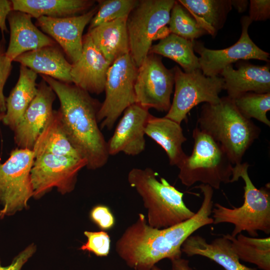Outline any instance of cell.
<instances>
[{"label": "cell", "instance_id": "7c38bea8", "mask_svg": "<svg viewBox=\"0 0 270 270\" xmlns=\"http://www.w3.org/2000/svg\"><path fill=\"white\" fill-rule=\"evenodd\" d=\"M86 166L83 158L50 154L36 158L30 171L33 197L39 198L54 188L62 194L72 192L79 172Z\"/></svg>", "mask_w": 270, "mask_h": 270}, {"label": "cell", "instance_id": "e0dca14e", "mask_svg": "<svg viewBox=\"0 0 270 270\" xmlns=\"http://www.w3.org/2000/svg\"><path fill=\"white\" fill-rule=\"evenodd\" d=\"M110 65L87 33L83 36L80 57L72 64L70 74L72 84L89 94H100L104 90Z\"/></svg>", "mask_w": 270, "mask_h": 270}, {"label": "cell", "instance_id": "83f0119b", "mask_svg": "<svg viewBox=\"0 0 270 270\" xmlns=\"http://www.w3.org/2000/svg\"><path fill=\"white\" fill-rule=\"evenodd\" d=\"M194 40L170 33L158 43L152 46L148 54L160 55L178 63L186 72L200 69L198 58L194 53Z\"/></svg>", "mask_w": 270, "mask_h": 270}, {"label": "cell", "instance_id": "9c48e42d", "mask_svg": "<svg viewBox=\"0 0 270 270\" xmlns=\"http://www.w3.org/2000/svg\"><path fill=\"white\" fill-rule=\"evenodd\" d=\"M138 68L130 54L110 66L105 84V98L98 113L100 128L112 130L124 110L136 103L134 86Z\"/></svg>", "mask_w": 270, "mask_h": 270}, {"label": "cell", "instance_id": "5b68a950", "mask_svg": "<svg viewBox=\"0 0 270 270\" xmlns=\"http://www.w3.org/2000/svg\"><path fill=\"white\" fill-rule=\"evenodd\" d=\"M192 152L177 166L182 184L190 187L196 182L218 190L222 184L232 183L234 165L222 146L196 126Z\"/></svg>", "mask_w": 270, "mask_h": 270}, {"label": "cell", "instance_id": "836d02e7", "mask_svg": "<svg viewBox=\"0 0 270 270\" xmlns=\"http://www.w3.org/2000/svg\"><path fill=\"white\" fill-rule=\"evenodd\" d=\"M4 37L0 40V112L6 111V97L4 94V88L10 75L12 68V61L6 56Z\"/></svg>", "mask_w": 270, "mask_h": 270}, {"label": "cell", "instance_id": "d590c367", "mask_svg": "<svg viewBox=\"0 0 270 270\" xmlns=\"http://www.w3.org/2000/svg\"><path fill=\"white\" fill-rule=\"evenodd\" d=\"M249 18L252 21H262L270 17V0H250Z\"/></svg>", "mask_w": 270, "mask_h": 270}, {"label": "cell", "instance_id": "1f68e13d", "mask_svg": "<svg viewBox=\"0 0 270 270\" xmlns=\"http://www.w3.org/2000/svg\"><path fill=\"white\" fill-rule=\"evenodd\" d=\"M138 0H98V10L90 22L88 30L118 18L128 16Z\"/></svg>", "mask_w": 270, "mask_h": 270}, {"label": "cell", "instance_id": "8fae6325", "mask_svg": "<svg viewBox=\"0 0 270 270\" xmlns=\"http://www.w3.org/2000/svg\"><path fill=\"white\" fill-rule=\"evenodd\" d=\"M174 84L173 68L168 69L157 54H149L138 68L136 103L148 110L168 112Z\"/></svg>", "mask_w": 270, "mask_h": 270}, {"label": "cell", "instance_id": "3957f363", "mask_svg": "<svg viewBox=\"0 0 270 270\" xmlns=\"http://www.w3.org/2000/svg\"><path fill=\"white\" fill-rule=\"evenodd\" d=\"M158 174L150 168H133L128 181L143 202L147 210V222L154 228L163 229L192 218L194 212L186 205L184 193L164 178L157 179Z\"/></svg>", "mask_w": 270, "mask_h": 270}, {"label": "cell", "instance_id": "f1b7e54d", "mask_svg": "<svg viewBox=\"0 0 270 270\" xmlns=\"http://www.w3.org/2000/svg\"><path fill=\"white\" fill-rule=\"evenodd\" d=\"M231 242L240 260L254 264L262 270H270V238H257L238 234L224 235Z\"/></svg>", "mask_w": 270, "mask_h": 270}, {"label": "cell", "instance_id": "5bb4252c", "mask_svg": "<svg viewBox=\"0 0 270 270\" xmlns=\"http://www.w3.org/2000/svg\"><path fill=\"white\" fill-rule=\"evenodd\" d=\"M97 10L96 6L76 16L61 18L42 16L36 19V24L60 46L72 64H74L78 60L82 53L84 29Z\"/></svg>", "mask_w": 270, "mask_h": 270}, {"label": "cell", "instance_id": "7a4b0ae2", "mask_svg": "<svg viewBox=\"0 0 270 270\" xmlns=\"http://www.w3.org/2000/svg\"><path fill=\"white\" fill-rule=\"evenodd\" d=\"M196 126L222 146L234 165L242 163L246 152L261 132L251 120L240 113L228 96L220 98L216 104H204Z\"/></svg>", "mask_w": 270, "mask_h": 270}, {"label": "cell", "instance_id": "2e32d148", "mask_svg": "<svg viewBox=\"0 0 270 270\" xmlns=\"http://www.w3.org/2000/svg\"><path fill=\"white\" fill-rule=\"evenodd\" d=\"M107 142L109 156L124 152L140 154L146 148L145 128L150 115L148 110L135 103L128 107Z\"/></svg>", "mask_w": 270, "mask_h": 270}, {"label": "cell", "instance_id": "f35d334b", "mask_svg": "<svg viewBox=\"0 0 270 270\" xmlns=\"http://www.w3.org/2000/svg\"><path fill=\"white\" fill-rule=\"evenodd\" d=\"M172 270H193L189 261L181 258L170 260Z\"/></svg>", "mask_w": 270, "mask_h": 270}, {"label": "cell", "instance_id": "52a82bcc", "mask_svg": "<svg viewBox=\"0 0 270 270\" xmlns=\"http://www.w3.org/2000/svg\"><path fill=\"white\" fill-rule=\"evenodd\" d=\"M174 0H140L128 15L130 54L138 68L148 54L158 31L166 26Z\"/></svg>", "mask_w": 270, "mask_h": 270}, {"label": "cell", "instance_id": "4fadbf2b", "mask_svg": "<svg viewBox=\"0 0 270 270\" xmlns=\"http://www.w3.org/2000/svg\"><path fill=\"white\" fill-rule=\"evenodd\" d=\"M240 22L241 36L234 44L228 48L212 50L195 40L194 52L200 56L198 58L200 68L204 76H218L225 67L239 60L254 59L270 61V54L258 46L249 36L248 29L252 21L248 16H244Z\"/></svg>", "mask_w": 270, "mask_h": 270}, {"label": "cell", "instance_id": "277c9868", "mask_svg": "<svg viewBox=\"0 0 270 270\" xmlns=\"http://www.w3.org/2000/svg\"><path fill=\"white\" fill-rule=\"evenodd\" d=\"M249 166L247 162L234 165L232 178V182L240 178L244 182L243 204L230 208L216 203L212 210L214 224L229 223L234 225L230 234L233 237L243 231L252 237L258 236V230L267 234L270 233V184L257 188L248 175Z\"/></svg>", "mask_w": 270, "mask_h": 270}, {"label": "cell", "instance_id": "d6a6232c", "mask_svg": "<svg viewBox=\"0 0 270 270\" xmlns=\"http://www.w3.org/2000/svg\"><path fill=\"white\" fill-rule=\"evenodd\" d=\"M84 234L87 238V241L80 246V250L92 252L98 256H108L110 252L111 242L108 232L104 230H86Z\"/></svg>", "mask_w": 270, "mask_h": 270}, {"label": "cell", "instance_id": "484cf974", "mask_svg": "<svg viewBox=\"0 0 270 270\" xmlns=\"http://www.w3.org/2000/svg\"><path fill=\"white\" fill-rule=\"evenodd\" d=\"M178 2L208 34L215 37L232 10L230 0H179Z\"/></svg>", "mask_w": 270, "mask_h": 270}, {"label": "cell", "instance_id": "603a6c76", "mask_svg": "<svg viewBox=\"0 0 270 270\" xmlns=\"http://www.w3.org/2000/svg\"><path fill=\"white\" fill-rule=\"evenodd\" d=\"M128 17L118 18L88 30L94 44L110 64L130 54Z\"/></svg>", "mask_w": 270, "mask_h": 270}, {"label": "cell", "instance_id": "6da1fadb", "mask_svg": "<svg viewBox=\"0 0 270 270\" xmlns=\"http://www.w3.org/2000/svg\"><path fill=\"white\" fill-rule=\"evenodd\" d=\"M58 97V110L66 135L74 148L86 162V168L96 170L108 162L107 142L98 125L101 104L73 84L40 75Z\"/></svg>", "mask_w": 270, "mask_h": 270}, {"label": "cell", "instance_id": "cb8c5ba5", "mask_svg": "<svg viewBox=\"0 0 270 270\" xmlns=\"http://www.w3.org/2000/svg\"><path fill=\"white\" fill-rule=\"evenodd\" d=\"M38 74L20 65L18 80L6 98V111L2 122L14 130L38 92Z\"/></svg>", "mask_w": 270, "mask_h": 270}, {"label": "cell", "instance_id": "30bf717a", "mask_svg": "<svg viewBox=\"0 0 270 270\" xmlns=\"http://www.w3.org/2000/svg\"><path fill=\"white\" fill-rule=\"evenodd\" d=\"M158 230L150 226L144 214L128 226L116 244L118 256L134 270H151L159 261L166 258L158 236Z\"/></svg>", "mask_w": 270, "mask_h": 270}, {"label": "cell", "instance_id": "d6986e66", "mask_svg": "<svg viewBox=\"0 0 270 270\" xmlns=\"http://www.w3.org/2000/svg\"><path fill=\"white\" fill-rule=\"evenodd\" d=\"M270 67L267 64L257 66L238 63V69L232 64L225 67L220 74L224 80L228 96L234 99L248 92H270Z\"/></svg>", "mask_w": 270, "mask_h": 270}, {"label": "cell", "instance_id": "4dcf8cb0", "mask_svg": "<svg viewBox=\"0 0 270 270\" xmlns=\"http://www.w3.org/2000/svg\"><path fill=\"white\" fill-rule=\"evenodd\" d=\"M168 24L170 33L186 40H194L208 34L178 1L171 10Z\"/></svg>", "mask_w": 270, "mask_h": 270}, {"label": "cell", "instance_id": "9a60e30c", "mask_svg": "<svg viewBox=\"0 0 270 270\" xmlns=\"http://www.w3.org/2000/svg\"><path fill=\"white\" fill-rule=\"evenodd\" d=\"M56 96L42 78L38 85L35 98L13 130L14 141L18 148L32 150L36 139L54 113L52 104Z\"/></svg>", "mask_w": 270, "mask_h": 270}, {"label": "cell", "instance_id": "b9f144b4", "mask_svg": "<svg viewBox=\"0 0 270 270\" xmlns=\"http://www.w3.org/2000/svg\"><path fill=\"white\" fill-rule=\"evenodd\" d=\"M4 114H5V113H4V112H0V122H2V119H3L4 117Z\"/></svg>", "mask_w": 270, "mask_h": 270}, {"label": "cell", "instance_id": "74e56055", "mask_svg": "<svg viewBox=\"0 0 270 270\" xmlns=\"http://www.w3.org/2000/svg\"><path fill=\"white\" fill-rule=\"evenodd\" d=\"M12 10L11 0H0V30L4 36V32H8L6 20L10 12Z\"/></svg>", "mask_w": 270, "mask_h": 270}, {"label": "cell", "instance_id": "60d3db41", "mask_svg": "<svg viewBox=\"0 0 270 270\" xmlns=\"http://www.w3.org/2000/svg\"><path fill=\"white\" fill-rule=\"evenodd\" d=\"M170 34V32L169 30L168 27L166 26H163L160 28L156 32L154 36V40L159 39L161 40L166 37Z\"/></svg>", "mask_w": 270, "mask_h": 270}, {"label": "cell", "instance_id": "8d00e7d4", "mask_svg": "<svg viewBox=\"0 0 270 270\" xmlns=\"http://www.w3.org/2000/svg\"><path fill=\"white\" fill-rule=\"evenodd\" d=\"M36 250V246L32 244L20 252L12 260L10 264L4 266L0 260V270H21L24 265L32 256Z\"/></svg>", "mask_w": 270, "mask_h": 270}, {"label": "cell", "instance_id": "ac0fdd59", "mask_svg": "<svg viewBox=\"0 0 270 270\" xmlns=\"http://www.w3.org/2000/svg\"><path fill=\"white\" fill-rule=\"evenodd\" d=\"M32 18L26 13L13 10L8 16L10 36L6 54L12 62L24 52L57 45L54 40L33 24Z\"/></svg>", "mask_w": 270, "mask_h": 270}, {"label": "cell", "instance_id": "ab89813d", "mask_svg": "<svg viewBox=\"0 0 270 270\" xmlns=\"http://www.w3.org/2000/svg\"><path fill=\"white\" fill-rule=\"evenodd\" d=\"M230 2L232 7H234L240 13L245 12L248 4L247 0H230Z\"/></svg>", "mask_w": 270, "mask_h": 270}, {"label": "cell", "instance_id": "e575fe53", "mask_svg": "<svg viewBox=\"0 0 270 270\" xmlns=\"http://www.w3.org/2000/svg\"><path fill=\"white\" fill-rule=\"evenodd\" d=\"M91 220L102 230L111 229L115 224V218L109 208L105 205L98 204L90 210Z\"/></svg>", "mask_w": 270, "mask_h": 270}, {"label": "cell", "instance_id": "ba28073f", "mask_svg": "<svg viewBox=\"0 0 270 270\" xmlns=\"http://www.w3.org/2000/svg\"><path fill=\"white\" fill-rule=\"evenodd\" d=\"M174 92L170 110L164 116L180 124L190 111L199 104H210L220 101V93L224 90V80L219 76H206L200 69L190 72L178 66L173 68Z\"/></svg>", "mask_w": 270, "mask_h": 270}, {"label": "cell", "instance_id": "7bdbcfd3", "mask_svg": "<svg viewBox=\"0 0 270 270\" xmlns=\"http://www.w3.org/2000/svg\"><path fill=\"white\" fill-rule=\"evenodd\" d=\"M151 270H162L155 265L154 266H153V268H152Z\"/></svg>", "mask_w": 270, "mask_h": 270}, {"label": "cell", "instance_id": "d4e9b609", "mask_svg": "<svg viewBox=\"0 0 270 270\" xmlns=\"http://www.w3.org/2000/svg\"><path fill=\"white\" fill-rule=\"evenodd\" d=\"M13 10L26 13L36 19L42 16L61 18L87 12L94 4L90 0H12Z\"/></svg>", "mask_w": 270, "mask_h": 270}, {"label": "cell", "instance_id": "f546056e", "mask_svg": "<svg viewBox=\"0 0 270 270\" xmlns=\"http://www.w3.org/2000/svg\"><path fill=\"white\" fill-rule=\"evenodd\" d=\"M232 100L244 117L249 120L255 118L270 126V121L266 116L270 110V92H248Z\"/></svg>", "mask_w": 270, "mask_h": 270}, {"label": "cell", "instance_id": "ffe728a7", "mask_svg": "<svg viewBox=\"0 0 270 270\" xmlns=\"http://www.w3.org/2000/svg\"><path fill=\"white\" fill-rule=\"evenodd\" d=\"M36 74L52 78L66 83L72 84L70 72L72 63L66 58L63 51L57 46H44L24 52L14 60Z\"/></svg>", "mask_w": 270, "mask_h": 270}, {"label": "cell", "instance_id": "8992f818", "mask_svg": "<svg viewBox=\"0 0 270 270\" xmlns=\"http://www.w3.org/2000/svg\"><path fill=\"white\" fill-rule=\"evenodd\" d=\"M34 158L32 150L17 148L4 162L0 161V219L28 207L33 196L30 171Z\"/></svg>", "mask_w": 270, "mask_h": 270}, {"label": "cell", "instance_id": "44dd1931", "mask_svg": "<svg viewBox=\"0 0 270 270\" xmlns=\"http://www.w3.org/2000/svg\"><path fill=\"white\" fill-rule=\"evenodd\" d=\"M181 250L188 256L206 257L221 266L225 270H256L240 262L232 248L230 241L224 235L210 243L200 236L191 235L182 244Z\"/></svg>", "mask_w": 270, "mask_h": 270}, {"label": "cell", "instance_id": "7402d4cb", "mask_svg": "<svg viewBox=\"0 0 270 270\" xmlns=\"http://www.w3.org/2000/svg\"><path fill=\"white\" fill-rule=\"evenodd\" d=\"M148 136L166 152L171 166H178L186 156L182 144L187 138L180 124L164 117L150 115L145 128Z\"/></svg>", "mask_w": 270, "mask_h": 270}, {"label": "cell", "instance_id": "4316f807", "mask_svg": "<svg viewBox=\"0 0 270 270\" xmlns=\"http://www.w3.org/2000/svg\"><path fill=\"white\" fill-rule=\"evenodd\" d=\"M32 150L34 158L46 154L82 158L70 143L58 110L54 111L36 139Z\"/></svg>", "mask_w": 270, "mask_h": 270}]
</instances>
